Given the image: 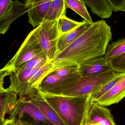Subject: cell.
Returning a JSON list of instances; mask_svg holds the SVG:
<instances>
[{
  "label": "cell",
  "instance_id": "24",
  "mask_svg": "<svg viewBox=\"0 0 125 125\" xmlns=\"http://www.w3.org/2000/svg\"><path fill=\"white\" fill-rule=\"evenodd\" d=\"M49 62L45 53L28 61L17 70L20 71L35 68Z\"/></svg>",
  "mask_w": 125,
  "mask_h": 125
},
{
  "label": "cell",
  "instance_id": "27",
  "mask_svg": "<svg viewBox=\"0 0 125 125\" xmlns=\"http://www.w3.org/2000/svg\"><path fill=\"white\" fill-rule=\"evenodd\" d=\"M112 6L115 12H125V0H107Z\"/></svg>",
  "mask_w": 125,
  "mask_h": 125
},
{
  "label": "cell",
  "instance_id": "29",
  "mask_svg": "<svg viewBox=\"0 0 125 125\" xmlns=\"http://www.w3.org/2000/svg\"><path fill=\"white\" fill-rule=\"evenodd\" d=\"M11 70L4 67L0 70V92L5 90L3 87L4 80V77L9 75Z\"/></svg>",
  "mask_w": 125,
  "mask_h": 125
},
{
  "label": "cell",
  "instance_id": "5",
  "mask_svg": "<svg viewBox=\"0 0 125 125\" xmlns=\"http://www.w3.org/2000/svg\"><path fill=\"white\" fill-rule=\"evenodd\" d=\"M44 53H45L32 31L13 58L4 67L11 70L17 69L28 61Z\"/></svg>",
  "mask_w": 125,
  "mask_h": 125
},
{
  "label": "cell",
  "instance_id": "3",
  "mask_svg": "<svg viewBox=\"0 0 125 125\" xmlns=\"http://www.w3.org/2000/svg\"><path fill=\"white\" fill-rule=\"evenodd\" d=\"M16 125L23 123L37 125H54L48 120L28 98L19 97L9 118Z\"/></svg>",
  "mask_w": 125,
  "mask_h": 125
},
{
  "label": "cell",
  "instance_id": "18",
  "mask_svg": "<svg viewBox=\"0 0 125 125\" xmlns=\"http://www.w3.org/2000/svg\"><path fill=\"white\" fill-rule=\"evenodd\" d=\"M53 68V65L52 62H47L37 71L31 78L29 83L27 95L23 97H29L39 92L37 87L39 84Z\"/></svg>",
  "mask_w": 125,
  "mask_h": 125
},
{
  "label": "cell",
  "instance_id": "28",
  "mask_svg": "<svg viewBox=\"0 0 125 125\" xmlns=\"http://www.w3.org/2000/svg\"><path fill=\"white\" fill-rule=\"evenodd\" d=\"M11 0H0V18L10 9Z\"/></svg>",
  "mask_w": 125,
  "mask_h": 125
},
{
  "label": "cell",
  "instance_id": "10",
  "mask_svg": "<svg viewBox=\"0 0 125 125\" xmlns=\"http://www.w3.org/2000/svg\"><path fill=\"white\" fill-rule=\"evenodd\" d=\"M108 61L103 56L93 58L79 65L78 71L81 77L97 75L112 70Z\"/></svg>",
  "mask_w": 125,
  "mask_h": 125
},
{
  "label": "cell",
  "instance_id": "13",
  "mask_svg": "<svg viewBox=\"0 0 125 125\" xmlns=\"http://www.w3.org/2000/svg\"><path fill=\"white\" fill-rule=\"evenodd\" d=\"M87 123L100 125H116L110 110L95 102L92 103Z\"/></svg>",
  "mask_w": 125,
  "mask_h": 125
},
{
  "label": "cell",
  "instance_id": "30",
  "mask_svg": "<svg viewBox=\"0 0 125 125\" xmlns=\"http://www.w3.org/2000/svg\"><path fill=\"white\" fill-rule=\"evenodd\" d=\"M4 125H16L12 120H9Z\"/></svg>",
  "mask_w": 125,
  "mask_h": 125
},
{
  "label": "cell",
  "instance_id": "12",
  "mask_svg": "<svg viewBox=\"0 0 125 125\" xmlns=\"http://www.w3.org/2000/svg\"><path fill=\"white\" fill-rule=\"evenodd\" d=\"M25 4L15 0L12 1L10 9L0 18V34H4L16 19L27 12Z\"/></svg>",
  "mask_w": 125,
  "mask_h": 125
},
{
  "label": "cell",
  "instance_id": "25",
  "mask_svg": "<svg viewBox=\"0 0 125 125\" xmlns=\"http://www.w3.org/2000/svg\"><path fill=\"white\" fill-rule=\"evenodd\" d=\"M78 69L79 65H66L52 69L50 73L58 76H67L78 72Z\"/></svg>",
  "mask_w": 125,
  "mask_h": 125
},
{
  "label": "cell",
  "instance_id": "31",
  "mask_svg": "<svg viewBox=\"0 0 125 125\" xmlns=\"http://www.w3.org/2000/svg\"><path fill=\"white\" fill-rule=\"evenodd\" d=\"M8 120L7 119L6 120H5V121L1 120V119H0V125H4L6 123Z\"/></svg>",
  "mask_w": 125,
  "mask_h": 125
},
{
  "label": "cell",
  "instance_id": "7",
  "mask_svg": "<svg viewBox=\"0 0 125 125\" xmlns=\"http://www.w3.org/2000/svg\"><path fill=\"white\" fill-rule=\"evenodd\" d=\"M116 73L112 69L97 75L80 77L72 88L62 95L76 97L90 95L95 89L113 78Z\"/></svg>",
  "mask_w": 125,
  "mask_h": 125
},
{
  "label": "cell",
  "instance_id": "17",
  "mask_svg": "<svg viewBox=\"0 0 125 125\" xmlns=\"http://www.w3.org/2000/svg\"><path fill=\"white\" fill-rule=\"evenodd\" d=\"M90 8L93 14L102 19H107L111 16L114 7L107 0H80Z\"/></svg>",
  "mask_w": 125,
  "mask_h": 125
},
{
  "label": "cell",
  "instance_id": "4",
  "mask_svg": "<svg viewBox=\"0 0 125 125\" xmlns=\"http://www.w3.org/2000/svg\"><path fill=\"white\" fill-rule=\"evenodd\" d=\"M58 23V20L44 22L32 31L49 62L54 60L57 56V44L60 36Z\"/></svg>",
  "mask_w": 125,
  "mask_h": 125
},
{
  "label": "cell",
  "instance_id": "11",
  "mask_svg": "<svg viewBox=\"0 0 125 125\" xmlns=\"http://www.w3.org/2000/svg\"><path fill=\"white\" fill-rule=\"evenodd\" d=\"M93 22L84 20L78 27L70 31L59 36L57 44L56 57L71 44L77 40L84 32L89 28Z\"/></svg>",
  "mask_w": 125,
  "mask_h": 125
},
{
  "label": "cell",
  "instance_id": "19",
  "mask_svg": "<svg viewBox=\"0 0 125 125\" xmlns=\"http://www.w3.org/2000/svg\"><path fill=\"white\" fill-rule=\"evenodd\" d=\"M125 75V73H117L111 79L95 89L90 94L92 103L96 102L102 96L110 91Z\"/></svg>",
  "mask_w": 125,
  "mask_h": 125
},
{
  "label": "cell",
  "instance_id": "9",
  "mask_svg": "<svg viewBox=\"0 0 125 125\" xmlns=\"http://www.w3.org/2000/svg\"><path fill=\"white\" fill-rule=\"evenodd\" d=\"M52 0H25L28 22L34 28L43 23Z\"/></svg>",
  "mask_w": 125,
  "mask_h": 125
},
{
  "label": "cell",
  "instance_id": "1",
  "mask_svg": "<svg viewBox=\"0 0 125 125\" xmlns=\"http://www.w3.org/2000/svg\"><path fill=\"white\" fill-rule=\"evenodd\" d=\"M112 39L111 28L104 20L93 22L77 40L51 61L52 69L69 65H80L95 57L104 56Z\"/></svg>",
  "mask_w": 125,
  "mask_h": 125
},
{
  "label": "cell",
  "instance_id": "8",
  "mask_svg": "<svg viewBox=\"0 0 125 125\" xmlns=\"http://www.w3.org/2000/svg\"><path fill=\"white\" fill-rule=\"evenodd\" d=\"M43 65L22 71L17 69L12 70L9 75L10 85L7 89L14 92L19 97H25L31 78Z\"/></svg>",
  "mask_w": 125,
  "mask_h": 125
},
{
  "label": "cell",
  "instance_id": "2",
  "mask_svg": "<svg viewBox=\"0 0 125 125\" xmlns=\"http://www.w3.org/2000/svg\"><path fill=\"white\" fill-rule=\"evenodd\" d=\"M40 93L65 125H86L92 103L90 95L73 97Z\"/></svg>",
  "mask_w": 125,
  "mask_h": 125
},
{
  "label": "cell",
  "instance_id": "14",
  "mask_svg": "<svg viewBox=\"0 0 125 125\" xmlns=\"http://www.w3.org/2000/svg\"><path fill=\"white\" fill-rule=\"evenodd\" d=\"M125 97V75L110 91L95 103L106 107L118 104Z\"/></svg>",
  "mask_w": 125,
  "mask_h": 125
},
{
  "label": "cell",
  "instance_id": "20",
  "mask_svg": "<svg viewBox=\"0 0 125 125\" xmlns=\"http://www.w3.org/2000/svg\"><path fill=\"white\" fill-rule=\"evenodd\" d=\"M67 8L64 0H52L43 22L57 20L66 15Z\"/></svg>",
  "mask_w": 125,
  "mask_h": 125
},
{
  "label": "cell",
  "instance_id": "23",
  "mask_svg": "<svg viewBox=\"0 0 125 125\" xmlns=\"http://www.w3.org/2000/svg\"><path fill=\"white\" fill-rule=\"evenodd\" d=\"M82 22L71 20L67 17L66 15L62 16L58 20V28L60 35L72 31L81 25Z\"/></svg>",
  "mask_w": 125,
  "mask_h": 125
},
{
  "label": "cell",
  "instance_id": "33",
  "mask_svg": "<svg viewBox=\"0 0 125 125\" xmlns=\"http://www.w3.org/2000/svg\"></svg>",
  "mask_w": 125,
  "mask_h": 125
},
{
  "label": "cell",
  "instance_id": "15",
  "mask_svg": "<svg viewBox=\"0 0 125 125\" xmlns=\"http://www.w3.org/2000/svg\"><path fill=\"white\" fill-rule=\"evenodd\" d=\"M29 99L44 116L54 125H65L52 107L44 100L39 92Z\"/></svg>",
  "mask_w": 125,
  "mask_h": 125
},
{
  "label": "cell",
  "instance_id": "22",
  "mask_svg": "<svg viewBox=\"0 0 125 125\" xmlns=\"http://www.w3.org/2000/svg\"><path fill=\"white\" fill-rule=\"evenodd\" d=\"M67 8H69L84 18L85 20L90 23L92 20L87 10L84 3L80 0H64Z\"/></svg>",
  "mask_w": 125,
  "mask_h": 125
},
{
  "label": "cell",
  "instance_id": "6",
  "mask_svg": "<svg viewBox=\"0 0 125 125\" xmlns=\"http://www.w3.org/2000/svg\"><path fill=\"white\" fill-rule=\"evenodd\" d=\"M81 77L79 71L64 76L56 75L50 73L42 80L37 89L44 94L62 95L72 88Z\"/></svg>",
  "mask_w": 125,
  "mask_h": 125
},
{
  "label": "cell",
  "instance_id": "21",
  "mask_svg": "<svg viewBox=\"0 0 125 125\" xmlns=\"http://www.w3.org/2000/svg\"><path fill=\"white\" fill-rule=\"evenodd\" d=\"M125 53V39H122L108 44L104 56L106 61H111Z\"/></svg>",
  "mask_w": 125,
  "mask_h": 125
},
{
  "label": "cell",
  "instance_id": "16",
  "mask_svg": "<svg viewBox=\"0 0 125 125\" xmlns=\"http://www.w3.org/2000/svg\"><path fill=\"white\" fill-rule=\"evenodd\" d=\"M17 95L14 92L5 89L0 92V119L5 121L6 114H11L17 102Z\"/></svg>",
  "mask_w": 125,
  "mask_h": 125
},
{
  "label": "cell",
  "instance_id": "32",
  "mask_svg": "<svg viewBox=\"0 0 125 125\" xmlns=\"http://www.w3.org/2000/svg\"><path fill=\"white\" fill-rule=\"evenodd\" d=\"M21 125H34V124H31V123H22Z\"/></svg>",
  "mask_w": 125,
  "mask_h": 125
},
{
  "label": "cell",
  "instance_id": "26",
  "mask_svg": "<svg viewBox=\"0 0 125 125\" xmlns=\"http://www.w3.org/2000/svg\"><path fill=\"white\" fill-rule=\"evenodd\" d=\"M108 62L112 69L116 72L125 73V53Z\"/></svg>",
  "mask_w": 125,
  "mask_h": 125
}]
</instances>
